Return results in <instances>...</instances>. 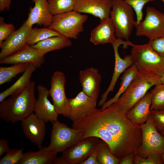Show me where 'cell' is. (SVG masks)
Here are the masks:
<instances>
[{
	"label": "cell",
	"mask_w": 164,
	"mask_h": 164,
	"mask_svg": "<svg viewBox=\"0 0 164 164\" xmlns=\"http://www.w3.org/2000/svg\"><path fill=\"white\" fill-rule=\"evenodd\" d=\"M72 128L83 131L82 140L96 137L104 141L112 153L121 160L131 153H136L142 143L140 125L132 122L122 113L117 102L83 115L73 122Z\"/></svg>",
	"instance_id": "obj_1"
},
{
	"label": "cell",
	"mask_w": 164,
	"mask_h": 164,
	"mask_svg": "<svg viewBox=\"0 0 164 164\" xmlns=\"http://www.w3.org/2000/svg\"><path fill=\"white\" fill-rule=\"evenodd\" d=\"M35 83L31 81L20 93L11 96L0 104V118L6 122L21 121L34 111L36 99Z\"/></svg>",
	"instance_id": "obj_2"
},
{
	"label": "cell",
	"mask_w": 164,
	"mask_h": 164,
	"mask_svg": "<svg viewBox=\"0 0 164 164\" xmlns=\"http://www.w3.org/2000/svg\"><path fill=\"white\" fill-rule=\"evenodd\" d=\"M160 84L159 77L152 73L138 71L135 77L117 102L120 111L126 115L150 88Z\"/></svg>",
	"instance_id": "obj_3"
},
{
	"label": "cell",
	"mask_w": 164,
	"mask_h": 164,
	"mask_svg": "<svg viewBox=\"0 0 164 164\" xmlns=\"http://www.w3.org/2000/svg\"><path fill=\"white\" fill-rule=\"evenodd\" d=\"M131 56L138 71L151 73L159 77L164 73V59L148 43L132 46Z\"/></svg>",
	"instance_id": "obj_4"
},
{
	"label": "cell",
	"mask_w": 164,
	"mask_h": 164,
	"mask_svg": "<svg viewBox=\"0 0 164 164\" xmlns=\"http://www.w3.org/2000/svg\"><path fill=\"white\" fill-rule=\"evenodd\" d=\"M112 8L110 17L115 29L116 37L128 40L135 21L134 10L124 0H112Z\"/></svg>",
	"instance_id": "obj_5"
},
{
	"label": "cell",
	"mask_w": 164,
	"mask_h": 164,
	"mask_svg": "<svg viewBox=\"0 0 164 164\" xmlns=\"http://www.w3.org/2000/svg\"><path fill=\"white\" fill-rule=\"evenodd\" d=\"M50 142L47 149L57 154L63 152L82 140L83 131L80 129L70 128L58 120L52 123Z\"/></svg>",
	"instance_id": "obj_6"
},
{
	"label": "cell",
	"mask_w": 164,
	"mask_h": 164,
	"mask_svg": "<svg viewBox=\"0 0 164 164\" xmlns=\"http://www.w3.org/2000/svg\"><path fill=\"white\" fill-rule=\"evenodd\" d=\"M88 16L74 11L54 15L48 27L62 36L70 39H77L84 30L83 25Z\"/></svg>",
	"instance_id": "obj_7"
},
{
	"label": "cell",
	"mask_w": 164,
	"mask_h": 164,
	"mask_svg": "<svg viewBox=\"0 0 164 164\" xmlns=\"http://www.w3.org/2000/svg\"><path fill=\"white\" fill-rule=\"evenodd\" d=\"M142 142L137 150L140 157L146 158L153 154L161 155L164 152V136L161 135L155 128L150 113L145 122L140 125Z\"/></svg>",
	"instance_id": "obj_8"
},
{
	"label": "cell",
	"mask_w": 164,
	"mask_h": 164,
	"mask_svg": "<svg viewBox=\"0 0 164 164\" xmlns=\"http://www.w3.org/2000/svg\"><path fill=\"white\" fill-rule=\"evenodd\" d=\"M136 28L138 36H144L152 39L164 36V14L155 8L148 6L144 19Z\"/></svg>",
	"instance_id": "obj_9"
},
{
	"label": "cell",
	"mask_w": 164,
	"mask_h": 164,
	"mask_svg": "<svg viewBox=\"0 0 164 164\" xmlns=\"http://www.w3.org/2000/svg\"><path fill=\"white\" fill-rule=\"evenodd\" d=\"M66 77L62 72H54L51 78L49 95L52 98L53 104L59 114L67 118L69 110V99L65 91Z\"/></svg>",
	"instance_id": "obj_10"
},
{
	"label": "cell",
	"mask_w": 164,
	"mask_h": 164,
	"mask_svg": "<svg viewBox=\"0 0 164 164\" xmlns=\"http://www.w3.org/2000/svg\"><path fill=\"white\" fill-rule=\"evenodd\" d=\"M134 44L129 40L124 41L119 39L116 42L113 44L115 57V64L114 71L109 86L105 92L102 94L101 98L98 104L99 106H101L106 101L108 96L110 92H113L121 74L128 67L133 64L131 55H127L123 58H121L118 52V48L121 45L124 48L126 49L128 46H132Z\"/></svg>",
	"instance_id": "obj_11"
},
{
	"label": "cell",
	"mask_w": 164,
	"mask_h": 164,
	"mask_svg": "<svg viewBox=\"0 0 164 164\" xmlns=\"http://www.w3.org/2000/svg\"><path fill=\"white\" fill-rule=\"evenodd\" d=\"M101 140L96 137L86 138L62 152V156L68 164H80L98 148Z\"/></svg>",
	"instance_id": "obj_12"
},
{
	"label": "cell",
	"mask_w": 164,
	"mask_h": 164,
	"mask_svg": "<svg viewBox=\"0 0 164 164\" xmlns=\"http://www.w3.org/2000/svg\"><path fill=\"white\" fill-rule=\"evenodd\" d=\"M32 27L26 22L18 29L15 30L0 46V60L21 50L28 45L27 41Z\"/></svg>",
	"instance_id": "obj_13"
},
{
	"label": "cell",
	"mask_w": 164,
	"mask_h": 164,
	"mask_svg": "<svg viewBox=\"0 0 164 164\" xmlns=\"http://www.w3.org/2000/svg\"><path fill=\"white\" fill-rule=\"evenodd\" d=\"M24 135L39 149L42 145L46 132V122L33 112L21 121Z\"/></svg>",
	"instance_id": "obj_14"
},
{
	"label": "cell",
	"mask_w": 164,
	"mask_h": 164,
	"mask_svg": "<svg viewBox=\"0 0 164 164\" xmlns=\"http://www.w3.org/2000/svg\"><path fill=\"white\" fill-rule=\"evenodd\" d=\"M45 54L42 51L27 45L18 52L0 60L1 64H33L40 67L44 62Z\"/></svg>",
	"instance_id": "obj_15"
},
{
	"label": "cell",
	"mask_w": 164,
	"mask_h": 164,
	"mask_svg": "<svg viewBox=\"0 0 164 164\" xmlns=\"http://www.w3.org/2000/svg\"><path fill=\"white\" fill-rule=\"evenodd\" d=\"M112 0H76L73 11L89 14L101 20L110 17Z\"/></svg>",
	"instance_id": "obj_16"
},
{
	"label": "cell",
	"mask_w": 164,
	"mask_h": 164,
	"mask_svg": "<svg viewBox=\"0 0 164 164\" xmlns=\"http://www.w3.org/2000/svg\"><path fill=\"white\" fill-rule=\"evenodd\" d=\"M38 98L36 99L34 111L39 118L46 123H52L58 120L59 115L55 107L48 99L49 90L46 87L41 85L37 87Z\"/></svg>",
	"instance_id": "obj_17"
},
{
	"label": "cell",
	"mask_w": 164,
	"mask_h": 164,
	"mask_svg": "<svg viewBox=\"0 0 164 164\" xmlns=\"http://www.w3.org/2000/svg\"><path fill=\"white\" fill-rule=\"evenodd\" d=\"M97 99L89 96L83 91L74 98L69 99V110L67 118L74 122L91 111L96 108Z\"/></svg>",
	"instance_id": "obj_18"
},
{
	"label": "cell",
	"mask_w": 164,
	"mask_h": 164,
	"mask_svg": "<svg viewBox=\"0 0 164 164\" xmlns=\"http://www.w3.org/2000/svg\"><path fill=\"white\" fill-rule=\"evenodd\" d=\"M32 1L34 5L30 7L26 22L31 27L35 24L48 27L52 22L54 15L50 10L47 0Z\"/></svg>",
	"instance_id": "obj_19"
},
{
	"label": "cell",
	"mask_w": 164,
	"mask_h": 164,
	"mask_svg": "<svg viewBox=\"0 0 164 164\" xmlns=\"http://www.w3.org/2000/svg\"><path fill=\"white\" fill-rule=\"evenodd\" d=\"M101 80V76L98 70L94 67L87 68L79 72V80L82 91L90 97L97 98Z\"/></svg>",
	"instance_id": "obj_20"
},
{
	"label": "cell",
	"mask_w": 164,
	"mask_h": 164,
	"mask_svg": "<svg viewBox=\"0 0 164 164\" xmlns=\"http://www.w3.org/2000/svg\"><path fill=\"white\" fill-rule=\"evenodd\" d=\"M118 39L116 36L114 27L110 17L101 20L100 24L92 30L90 41L95 45L107 43L112 44Z\"/></svg>",
	"instance_id": "obj_21"
},
{
	"label": "cell",
	"mask_w": 164,
	"mask_h": 164,
	"mask_svg": "<svg viewBox=\"0 0 164 164\" xmlns=\"http://www.w3.org/2000/svg\"><path fill=\"white\" fill-rule=\"evenodd\" d=\"M152 95L146 93L127 113L126 115L132 122L141 125L146 122L150 113Z\"/></svg>",
	"instance_id": "obj_22"
},
{
	"label": "cell",
	"mask_w": 164,
	"mask_h": 164,
	"mask_svg": "<svg viewBox=\"0 0 164 164\" xmlns=\"http://www.w3.org/2000/svg\"><path fill=\"white\" fill-rule=\"evenodd\" d=\"M38 68L36 66L31 64L14 83L0 93V102L9 96L16 95L21 92L29 84L32 73Z\"/></svg>",
	"instance_id": "obj_23"
},
{
	"label": "cell",
	"mask_w": 164,
	"mask_h": 164,
	"mask_svg": "<svg viewBox=\"0 0 164 164\" xmlns=\"http://www.w3.org/2000/svg\"><path fill=\"white\" fill-rule=\"evenodd\" d=\"M57 154L48 151L46 147H42L37 152L24 153L18 164H52Z\"/></svg>",
	"instance_id": "obj_24"
},
{
	"label": "cell",
	"mask_w": 164,
	"mask_h": 164,
	"mask_svg": "<svg viewBox=\"0 0 164 164\" xmlns=\"http://www.w3.org/2000/svg\"><path fill=\"white\" fill-rule=\"evenodd\" d=\"M72 44L69 39L62 36H56L50 37L31 46L46 54L50 51L69 47Z\"/></svg>",
	"instance_id": "obj_25"
},
{
	"label": "cell",
	"mask_w": 164,
	"mask_h": 164,
	"mask_svg": "<svg viewBox=\"0 0 164 164\" xmlns=\"http://www.w3.org/2000/svg\"><path fill=\"white\" fill-rule=\"evenodd\" d=\"M138 72L135 66L132 64L124 72L121 79L119 88L114 97L106 101L102 106L101 109H104L112 104L116 103L126 91L132 80L136 76Z\"/></svg>",
	"instance_id": "obj_26"
},
{
	"label": "cell",
	"mask_w": 164,
	"mask_h": 164,
	"mask_svg": "<svg viewBox=\"0 0 164 164\" xmlns=\"http://www.w3.org/2000/svg\"><path fill=\"white\" fill-rule=\"evenodd\" d=\"M31 64L20 63L8 67H0V85L11 81L18 74L24 73Z\"/></svg>",
	"instance_id": "obj_27"
},
{
	"label": "cell",
	"mask_w": 164,
	"mask_h": 164,
	"mask_svg": "<svg viewBox=\"0 0 164 164\" xmlns=\"http://www.w3.org/2000/svg\"><path fill=\"white\" fill-rule=\"evenodd\" d=\"M56 36H62L48 27L40 29L32 28L29 36L27 44L32 46L50 37Z\"/></svg>",
	"instance_id": "obj_28"
},
{
	"label": "cell",
	"mask_w": 164,
	"mask_h": 164,
	"mask_svg": "<svg viewBox=\"0 0 164 164\" xmlns=\"http://www.w3.org/2000/svg\"><path fill=\"white\" fill-rule=\"evenodd\" d=\"M97 159L100 164H120L121 161L112 153L108 145L102 139L98 147Z\"/></svg>",
	"instance_id": "obj_29"
},
{
	"label": "cell",
	"mask_w": 164,
	"mask_h": 164,
	"mask_svg": "<svg viewBox=\"0 0 164 164\" xmlns=\"http://www.w3.org/2000/svg\"><path fill=\"white\" fill-rule=\"evenodd\" d=\"M50 10L53 15L73 11L76 0H47Z\"/></svg>",
	"instance_id": "obj_30"
},
{
	"label": "cell",
	"mask_w": 164,
	"mask_h": 164,
	"mask_svg": "<svg viewBox=\"0 0 164 164\" xmlns=\"http://www.w3.org/2000/svg\"><path fill=\"white\" fill-rule=\"evenodd\" d=\"M150 92L152 95L150 110H164V84L155 85Z\"/></svg>",
	"instance_id": "obj_31"
},
{
	"label": "cell",
	"mask_w": 164,
	"mask_h": 164,
	"mask_svg": "<svg viewBox=\"0 0 164 164\" xmlns=\"http://www.w3.org/2000/svg\"><path fill=\"white\" fill-rule=\"evenodd\" d=\"M23 149H10L0 160V164H18L22 158Z\"/></svg>",
	"instance_id": "obj_32"
},
{
	"label": "cell",
	"mask_w": 164,
	"mask_h": 164,
	"mask_svg": "<svg viewBox=\"0 0 164 164\" xmlns=\"http://www.w3.org/2000/svg\"><path fill=\"white\" fill-rule=\"evenodd\" d=\"M130 5L134 9L136 15L137 19L135 25L139 24L142 21L143 13L142 9L147 3L153 2L155 0H124Z\"/></svg>",
	"instance_id": "obj_33"
},
{
	"label": "cell",
	"mask_w": 164,
	"mask_h": 164,
	"mask_svg": "<svg viewBox=\"0 0 164 164\" xmlns=\"http://www.w3.org/2000/svg\"><path fill=\"white\" fill-rule=\"evenodd\" d=\"M135 164H164L161 155L153 154L146 158H142L136 153L134 157Z\"/></svg>",
	"instance_id": "obj_34"
},
{
	"label": "cell",
	"mask_w": 164,
	"mask_h": 164,
	"mask_svg": "<svg viewBox=\"0 0 164 164\" xmlns=\"http://www.w3.org/2000/svg\"><path fill=\"white\" fill-rule=\"evenodd\" d=\"M15 30L14 26L12 23H6L4 19L0 17V46L9 36Z\"/></svg>",
	"instance_id": "obj_35"
},
{
	"label": "cell",
	"mask_w": 164,
	"mask_h": 164,
	"mask_svg": "<svg viewBox=\"0 0 164 164\" xmlns=\"http://www.w3.org/2000/svg\"><path fill=\"white\" fill-rule=\"evenodd\" d=\"M150 113L157 130L161 134L164 133V110H151Z\"/></svg>",
	"instance_id": "obj_36"
},
{
	"label": "cell",
	"mask_w": 164,
	"mask_h": 164,
	"mask_svg": "<svg viewBox=\"0 0 164 164\" xmlns=\"http://www.w3.org/2000/svg\"><path fill=\"white\" fill-rule=\"evenodd\" d=\"M148 43L160 56L164 59V36L149 39Z\"/></svg>",
	"instance_id": "obj_37"
},
{
	"label": "cell",
	"mask_w": 164,
	"mask_h": 164,
	"mask_svg": "<svg viewBox=\"0 0 164 164\" xmlns=\"http://www.w3.org/2000/svg\"><path fill=\"white\" fill-rule=\"evenodd\" d=\"M98 147L86 159L80 164H100L97 159Z\"/></svg>",
	"instance_id": "obj_38"
},
{
	"label": "cell",
	"mask_w": 164,
	"mask_h": 164,
	"mask_svg": "<svg viewBox=\"0 0 164 164\" xmlns=\"http://www.w3.org/2000/svg\"><path fill=\"white\" fill-rule=\"evenodd\" d=\"M10 149L7 140L4 139H1L0 140V157Z\"/></svg>",
	"instance_id": "obj_39"
},
{
	"label": "cell",
	"mask_w": 164,
	"mask_h": 164,
	"mask_svg": "<svg viewBox=\"0 0 164 164\" xmlns=\"http://www.w3.org/2000/svg\"><path fill=\"white\" fill-rule=\"evenodd\" d=\"M135 154L132 152L128 154L121 159L120 164H134Z\"/></svg>",
	"instance_id": "obj_40"
},
{
	"label": "cell",
	"mask_w": 164,
	"mask_h": 164,
	"mask_svg": "<svg viewBox=\"0 0 164 164\" xmlns=\"http://www.w3.org/2000/svg\"><path fill=\"white\" fill-rule=\"evenodd\" d=\"M11 0H0V11L3 12L10 8Z\"/></svg>",
	"instance_id": "obj_41"
},
{
	"label": "cell",
	"mask_w": 164,
	"mask_h": 164,
	"mask_svg": "<svg viewBox=\"0 0 164 164\" xmlns=\"http://www.w3.org/2000/svg\"><path fill=\"white\" fill-rule=\"evenodd\" d=\"M53 164H68L67 162L64 158L62 156L55 159Z\"/></svg>",
	"instance_id": "obj_42"
},
{
	"label": "cell",
	"mask_w": 164,
	"mask_h": 164,
	"mask_svg": "<svg viewBox=\"0 0 164 164\" xmlns=\"http://www.w3.org/2000/svg\"><path fill=\"white\" fill-rule=\"evenodd\" d=\"M160 79L161 83L164 84V73L160 77Z\"/></svg>",
	"instance_id": "obj_43"
},
{
	"label": "cell",
	"mask_w": 164,
	"mask_h": 164,
	"mask_svg": "<svg viewBox=\"0 0 164 164\" xmlns=\"http://www.w3.org/2000/svg\"><path fill=\"white\" fill-rule=\"evenodd\" d=\"M162 159L164 164V152L161 155Z\"/></svg>",
	"instance_id": "obj_44"
},
{
	"label": "cell",
	"mask_w": 164,
	"mask_h": 164,
	"mask_svg": "<svg viewBox=\"0 0 164 164\" xmlns=\"http://www.w3.org/2000/svg\"><path fill=\"white\" fill-rule=\"evenodd\" d=\"M162 134L164 136V133H162Z\"/></svg>",
	"instance_id": "obj_45"
},
{
	"label": "cell",
	"mask_w": 164,
	"mask_h": 164,
	"mask_svg": "<svg viewBox=\"0 0 164 164\" xmlns=\"http://www.w3.org/2000/svg\"><path fill=\"white\" fill-rule=\"evenodd\" d=\"M164 3V0H161Z\"/></svg>",
	"instance_id": "obj_46"
}]
</instances>
